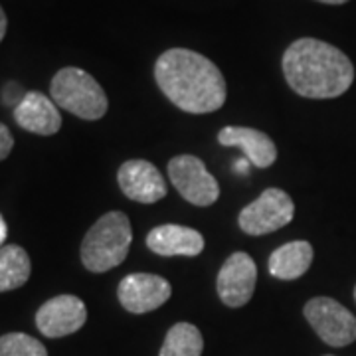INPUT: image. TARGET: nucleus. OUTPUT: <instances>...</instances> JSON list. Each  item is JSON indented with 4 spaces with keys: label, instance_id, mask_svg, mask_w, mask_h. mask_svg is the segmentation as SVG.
Masks as SVG:
<instances>
[{
    "label": "nucleus",
    "instance_id": "f257e3e1",
    "mask_svg": "<svg viewBox=\"0 0 356 356\" xmlns=\"http://www.w3.org/2000/svg\"><path fill=\"white\" fill-rule=\"evenodd\" d=\"M154 79L170 103L186 113H212L226 103V79L220 67L198 51L166 50L154 64Z\"/></svg>",
    "mask_w": 356,
    "mask_h": 356
},
{
    "label": "nucleus",
    "instance_id": "f03ea898",
    "mask_svg": "<svg viewBox=\"0 0 356 356\" xmlns=\"http://www.w3.org/2000/svg\"><path fill=\"white\" fill-rule=\"evenodd\" d=\"M283 74L295 93L309 99H334L355 81L348 56L315 38L295 40L283 54Z\"/></svg>",
    "mask_w": 356,
    "mask_h": 356
},
{
    "label": "nucleus",
    "instance_id": "7ed1b4c3",
    "mask_svg": "<svg viewBox=\"0 0 356 356\" xmlns=\"http://www.w3.org/2000/svg\"><path fill=\"white\" fill-rule=\"evenodd\" d=\"M133 242L127 214L107 212L86 234L81 242V261L93 273H105L121 266Z\"/></svg>",
    "mask_w": 356,
    "mask_h": 356
},
{
    "label": "nucleus",
    "instance_id": "20e7f679",
    "mask_svg": "<svg viewBox=\"0 0 356 356\" xmlns=\"http://www.w3.org/2000/svg\"><path fill=\"white\" fill-rule=\"evenodd\" d=\"M54 103L86 121H97L107 113V95L95 77L79 67H64L51 79Z\"/></svg>",
    "mask_w": 356,
    "mask_h": 356
},
{
    "label": "nucleus",
    "instance_id": "39448f33",
    "mask_svg": "<svg viewBox=\"0 0 356 356\" xmlns=\"http://www.w3.org/2000/svg\"><path fill=\"white\" fill-rule=\"evenodd\" d=\"M295 214L291 196L281 188H267L240 212L238 224L248 236H266L287 226Z\"/></svg>",
    "mask_w": 356,
    "mask_h": 356
},
{
    "label": "nucleus",
    "instance_id": "423d86ee",
    "mask_svg": "<svg viewBox=\"0 0 356 356\" xmlns=\"http://www.w3.org/2000/svg\"><path fill=\"white\" fill-rule=\"evenodd\" d=\"M309 325L331 346H346L356 341L355 315L331 297H315L303 309Z\"/></svg>",
    "mask_w": 356,
    "mask_h": 356
},
{
    "label": "nucleus",
    "instance_id": "0eeeda50",
    "mask_svg": "<svg viewBox=\"0 0 356 356\" xmlns=\"http://www.w3.org/2000/svg\"><path fill=\"white\" fill-rule=\"evenodd\" d=\"M168 178L184 200L194 206H210L220 196L218 180L198 156L180 154L168 163Z\"/></svg>",
    "mask_w": 356,
    "mask_h": 356
},
{
    "label": "nucleus",
    "instance_id": "6e6552de",
    "mask_svg": "<svg viewBox=\"0 0 356 356\" xmlns=\"http://www.w3.org/2000/svg\"><path fill=\"white\" fill-rule=\"evenodd\" d=\"M257 281V267L252 255L245 252H236L224 261L218 273L216 289L224 305L238 309L248 305L255 291Z\"/></svg>",
    "mask_w": 356,
    "mask_h": 356
},
{
    "label": "nucleus",
    "instance_id": "1a4fd4ad",
    "mask_svg": "<svg viewBox=\"0 0 356 356\" xmlns=\"http://www.w3.org/2000/svg\"><path fill=\"white\" fill-rule=\"evenodd\" d=\"M88 321L86 303L76 295H58L46 301L36 313V327L44 337L62 339L77 332Z\"/></svg>",
    "mask_w": 356,
    "mask_h": 356
},
{
    "label": "nucleus",
    "instance_id": "9d476101",
    "mask_svg": "<svg viewBox=\"0 0 356 356\" xmlns=\"http://www.w3.org/2000/svg\"><path fill=\"white\" fill-rule=\"evenodd\" d=\"M170 283L153 273H131L119 283L117 297L123 309L133 315L151 313L170 299Z\"/></svg>",
    "mask_w": 356,
    "mask_h": 356
},
{
    "label": "nucleus",
    "instance_id": "9b49d317",
    "mask_svg": "<svg viewBox=\"0 0 356 356\" xmlns=\"http://www.w3.org/2000/svg\"><path fill=\"white\" fill-rule=\"evenodd\" d=\"M117 180L129 200L140 204H154L166 196V182L161 170L143 159H133L123 163Z\"/></svg>",
    "mask_w": 356,
    "mask_h": 356
},
{
    "label": "nucleus",
    "instance_id": "f8f14e48",
    "mask_svg": "<svg viewBox=\"0 0 356 356\" xmlns=\"http://www.w3.org/2000/svg\"><path fill=\"white\" fill-rule=\"evenodd\" d=\"M14 119L20 127L36 135L50 137L62 129V115L58 105L40 91H28L18 107H14Z\"/></svg>",
    "mask_w": 356,
    "mask_h": 356
},
{
    "label": "nucleus",
    "instance_id": "ddd939ff",
    "mask_svg": "<svg viewBox=\"0 0 356 356\" xmlns=\"http://www.w3.org/2000/svg\"><path fill=\"white\" fill-rule=\"evenodd\" d=\"M218 140L224 147L242 149L245 161L257 168H269L277 161L275 143L264 131L252 127H224L218 133Z\"/></svg>",
    "mask_w": 356,
    "mask_h": 356
},
{
    "label": "nucleus",
    "instance_id": "4468645a",
    "mask_svg": "<svg viewBox=\"0 0 356 356\" xmlns=\"http://www.w3.org/2000/svg\"><path fill=\"white\" fill-rule=\"evenodd\" d=\"M147 248L156 255H200L204 252V238L198 229L178 226V224H163L149 232Z\"/></svg>",
    "mask_w": 356,
    "mask_h": 356
},
{
    "label": "nucleus",
    "instance_id": "2eb2a0df",
    "mask_svg": "<svg viewBox=\"0 0 356 356\" xmlns=\"http://www.w3.org/2000/svg\"><path fill=\"white\" fill-rule=\"evenodd\" d=\"M313 255V245L305 240L285 243L269 257V273L283 281L299 280L309 271Z\"/></svg>",
    "mask_w": 356,
    "mask_h": 356
},
{
    "label": "nucleus",
    "instance_id": "dca6fc26",
    "mask_svg": "<svg viewBox=\"0 0 356 356\" xmlns=\"http://www.w3.org/2000/svg\"><path fill=\"white\" fill-rule=\"evenodd\" d=\"M32 271L30 257L20 245L0 248V293L22 287Z\"/></svg>",
    "mask_w": 356,
    "mask_h": 356
},
{
    "label": "nucleus",
    "instance_id": "f3484780",
    "mask_svg": "<svg viewBox=\"0 0 356 356\" xmlns=\"http://www.w3.org/2000/svg\"><path fill=\"white\" fill-rule=\"evenodd\" d=\"M204 350L202 332L191 323H177L166 332L159 356H200Z\"/></svg>",
    "mask_w": 356,
    "mask_h": 356
},
{
    "label": "nucleus",
    "instance_id": "a211bd4d",
    "mask_svg": "<svg viewBox=\"0 0 356 356\" xmlns=\"http://www.w3.org/2000/svg\"><path fill=\"white\" fill-rule=\"evenodd\" d=\"M0 356H48V350L30 334L8 332L0 337Z\"/></svg>",
    "mask_w": 356,
    "mask_h": 356
},
{
    "label": "nucleus",
    "instance_id": "6ab92c4d",
    "mask_svg": "<svg viewBox=\"0 0 356 356\" xmlns=\"http://www.w3.org/2000/svg\"><path fill=\"white\" fill-rule=\"evenodd\" d=\"M26 93L28 91H24L18 83H8L6 88L2 89V102L6 103V105H10V107H18L20 102L24 99Z\"/></svg>",
    "mask_w": 356,
    "mask_h": 356
},
{
    "label": "nucleus",
    "instance_id": "aec40b11",
    "mask_svg": "<svg viewBox=\"0 0 356 356\" xmlns=\"http://www.w3.org/2000/svg\"><path fill=\"white\" fill-rule=\"evenodd\" d=\"M13 147H14L13 133L8 131L6 125H2V123H0V161H4V159L10 154Z\"/></svg>",
    "mask_w": 356,
    "mask_h": 356
},
{
    "label": "nucleus",
    "instance_id": "412c9836",
    "mask_svg": "<svg viewBox=\"0 0 356 356\" xmlns=\"http://www.w3.org/2000/svg\"><path fill=\"white\" fill-rule=\"evenodd\" d=\"M6 26H8V20H6V14L2 10V6H0V42H2L4 34H6Z\"/></svg>",
    "mask_w": 356,
    "mask_h": 356
},
{
    "label": "nucleus",
    "instance_id": "4be33fe9",
    "mask_svg": "<svg viewBox=\"0 0 356 356\" xmlns=\"http://www.w3.org/2000/svg\"><path fill=\"white\" fill-rule=\"evenodd\" d=\"M6 234H8V229H6V222H4V218L0 216V248H2V243L6 240Z\"/></svg>",
    "mask_w": 356,
    "mask_h": 356
},
{
    "label": "nucleus",
    "instance_id": "5701e85b",
    "mask_svg": "<svg viewBox=\"0 0 356 356\" xmlns=\"http://www.w3.org/2000/svg\"><path fill=\"white\" fill-rule=\"evenodd\" d=\"M317 2H323V4H344L348 0H317Z\"/></svg>",
    "mask_w": 356,
    "mask_h": 356
},
{
    "label": "nucleus",
    "instance_id": "b1692460",
    "mask_svg": "<svg viewBox=\"0 0 356 356\" xmlns=\"http://www.w3.org/2000/svg\"><path fill=\"white\" fill-rule=\"evenodd\" d=\"M355 301H356V287H355Z\"/></svg>",
    "mask_w": 356,
    "mask_h": 356
},
{
    "label": "nucleus",
    "instance_id": "393cba45",
    "mask_svg": "<svg viewBox=\"0 0 356 356\" xmlns=\"http://www.w3.org/2000/svg\"><path fill=\"white\" fill-rule=\"evenodd\" d=\"M327 356H332V355H327Z\"/></svg>",
    "mask_w": 356,
    "mask_h": 356
}]
</instances>
